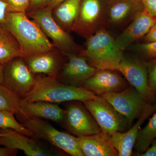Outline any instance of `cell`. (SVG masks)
I'll return each mask as SVG.
<instances>
[{"label":"cell","mask_w":156,"mask_h":156,"mask_svg":"<svg viewBox=\"0 0 156 156\" xmlns=\"http://www.w3.org/2000/svg\"><path fill=\"white\" fill-rule=\"evenodd\" d=\"M146 63L148 87L156 100V57Z\"/></svg>","instance_id":"27"},{"label":"cell","mask_w":156,"mask_h":156,"mask_svg":"<svg viewBox=\"0 0 156 156\" xmlns=\"http://www.w3.org/2000/svg\"><path fill=\"white\" fill-rule=\"evenodd\" d=\"M66 56L68 60L64 65L62 76L68 85L81 87L98 70L90 65L83 55L72 53Z\"/></svg>","instance_id":"17"},{"label":"cell","mask_w":156,"mask_h":156,"mask_svg":"<svg viewBox=\"0 0 156 156\" xmlns=\"http://www.w3.org/2000/svg\"><path fill=\"white\" fill-rule=\"evenodd\" d=\"M106 7L100 0H82L80 11L71 30L88 38L104 27Z\"/></svg>","instance_id":"9"},{"label":"cell","mask_w":156,"mask_h":156,"mask_svg":"<svg viewBox=\"0 0 156 156\" xmlns=\"http://www.w3.org/2000/svg\"><path fill=\"white\" fill-rule=\"evenodd\" d=\"M21 109L20 115L47 119L58 123L62 122L64 119V110L56 103L48 101H25L21 99Z\"/></svg>","instance_id":"18"},{"label":"cell","mask_w":156,"mask_h":156,"mask_svg":"<svg viewBox=\"0 0 156 156\" xmlns=\"http://www.w3.org/2000/svg\"><path fill=\"white\" fill-rule=\"evenodd\" d=\"M156 111V103H150L137 119L136 123L125 132L116 131L109 135L112 145L118 152L119 156H130L140 127L146 120Z\"/></svg>","instance_id":"15"},{"label":"cell","mask_w":156,"mask_h":156,"mask_svg":"<svg viewBox=\"0 0 156 156\" xmlns=\"http://www.w3.org/2000/svg\"><path fill=\"white\" fill-rule=\"evenodd\" d=\"M3 134H4V133H3V130H1V129H0V136L3 135Z\"/></svg>","instance_id":"37"},{"label":"cell","mask_w":156,"mask_h":156,"mask_svg":"<svg viewBox=\"0 0 156 156\" xmlns=\"http://www.w3.org/2000/svg\"><path fill=\"white\" fill-rule=\"evenodd\" d=\"M3 135L0 136V145L23 151L28 156L59 155V153L51 151L31 137L11 129H2Z\"/></svg>","instance_id":"14"},{"label":"cell","mask_w":156,"mask_h":156,"mask_svg":"<svg viewBox=\"0 0 156 156\" xmlns=\"http://www.w3.org/2000/svg\"><path fill=\"white\" fill-rule=\"evenodd\" d=\"M82 0H65L56 6L54 19L64 30H71L80 11Z\"/></svg>","instance_id":"21"},{"label":"cell","mask_w":156,"mask_h":156,"mask_svg":"<svg viewBox=\"0 0 156 156\" xmlns=\"http://www.w3.org/2000/svg\"><path fill=\"white\" fill-rule=\"evenodd\" d=\"M64 1L65 0H48L45 4L46 5L45 8L52 10V9Z\"/></svg>","instance_id":"35"},{"label":"cell","mask_w":156,"mask_h":156,"mask_svg":"<svg viewBox=\"0 0 156 156\" xmlns=\"http://www.w3.org/2000/svg\"><path fill=\"white\" fill-rule=\"evenodd\" d=\"M71 102L65 110L62 122L68 131L77 137L90 136L102 132L83 101Z\"/></svg>","instance_id":"8"},{"label":"cell","mask_w":156,"mask_h":156,"mask_svg":"<svg viewBox=\"0 0 156 156\" xmlns=\"http://www.w3.org/2000/svg\"><path fill=\"white\" fill-rule=\"evenodd\" d=\"M9 12L7 4L3 0H0V27H4L7 14Z\"/></svg>","instance_id":"29"},{"label":"cell","mask_w":156,"mask_h":156,"mask_svg":"<svg viewBox=\"0 0 156 156\" xmlns=\"http://www.w3.org/2000/svg\"><path fill=\"white\" fill-rule=\"evenodd\" d=\"M17 116L22 125L33 134L34 137L48 141L70 155L85 156L77 136L58 131L40 118Z\"/></svg>","instance_id":"4"},{"label":"cell","mask_w":156,"mask_h":156,"mask_svg":"<svg viewBox=\"0 0 156 156\" xmlns=\"http://www.w3.org/2000/svg\"><path fill=\"white\" fill-rule=\"evenodd\" d=\"M4 28L18 42L22 57L26 58L53 50L54 47L34 20L25 13L11 12L7 14Z\"/></svg>","instance_id":"1"},{"label":"cell","mask_w":156,"mask_h":156,"mask_svg":"<svg viewBox=\"0 0 156 156\" xmlns=\"http://www.w3.org/2000/svg\"><path fill=\"white\" fill-rule=\"evenodd\" d=\"M144 41L145 43L156 42V23L144 37Z\"/></svg>","instance_id":"31"},{"label":"cell","mask_w":156,"mask_h":156,"mask_svg":"<svg viewBox=\"0 0 156 156\" xmlns=\"http://www.w3.org/2000/svg\"><path fill=\"white\" fill-rule=\"evenodd\" d=\"M144 9L142 0H108L105 24L121 28L132 21Z\"/></svg>","instance_id":"12"},{"label":"cell","mask_w":156,"mask_h":156,"mask_svg":"<svg viewBox=\"0 0 156 156\" xmlns=\"http://www.w3.org/2000/svg\"><path fill=\"white\" fill-rule=\"evenodd\" d=\"M23 58L34 74H44L55 77L57 75L60 68V59L58 53L54 50Z\"/></svg>","instance_id":"20"},{"label":"cell","mask_w":156,"mask_h":156,"mask_svg":"<svg viewBox=\"0 0 156 156\" xmlns=\"http://www.w3.org/2000/svg\"><path fill=\"white\" fill-rule=\"evenodd\" d=\"M87 39L86 49L80 54L96 69L117 71L124 54L111 34L103 27Z\"/></svg>","instance_id":"3"},{"label":"cell","mask_w":156,"mask_h":156,"mask_svg":"<svg viewBox=\"0 0 156 156\" xmlns=\"http://www.w3.org/2000/svg\"><path fill=\"white\" fill-rule=\"evenodd\" d=\"M4 66L0 64V84H3L4 82Z\"/></svg>","instance_id":"36"},{"label":"cell","mask_w":156,"mask_h":156,"mask_svg":"<svg viewBox=\"0 0 156 156\" xmlns=\"http://www.w3.org/2000/svg\"><path fill=\"white\" fill-rule=\"evenodd\" d=\"M139 156H156V138L154 140L147 150Z\"/></svg>","instance_id":"33"},{"label":"cell","mask_w":156,"mask_h":156,"mask_svg":"<svg viewBox=\"0 0 156 156\" xmlns=\"http://www.w3.org/2000/svg\"><path fill=\"white\" fill-rule=\"evenodd\" d=\"M146 9L152 16L156 17V0H142Z\"/></svg>","instance_id":"30"},{"label":"cell","mask_w":156,"mask_h":156,"mask_svg":"<svg viewBox=\"0 0 156 156\" xmlns=\"http://www.w3.org/2000/svg\"><path fill=\"white\" fill-rule=\"evenodd\" d=\"M16 150L5 147L0 148V156H11L16 155L17 154Z\"/></svg>","instance_id":"34"},{"label":"cell","mask_w":156,"mask_h":156,"mask_svg":"<svg viewBox=\"0 0 156 156\" xmlns=\"http://www.w3.org/2000/svg\"><path fill=\"white\" fill-rule=\"evenodd\" d=\"M146 62L135 56L124 55L117 71L124 76L129 85L140 92L149 103H155V98L148 84Z\"/></svg>","instance_id":"11"},{"label":"cell","mask_w":156,"mask_h":156,"mask_svg":"<svg viewBox=\"0 0 156 156\" xmlns=\"http://www.w3.org/2000/svg\"><path fill=\"white\" fill-rule=\"evenodd\" d=\"M3 84L21 98L31 90L36 78L23 57L14 58L4 66Z\"/></svg>","instance_id":"10"},{"label":"cell","mask_w":156,"mask_h":156,"mask_svg":"<svg viewBox=\"0 0 156 156\" xmlns=\"http://www.w3.org/2000/svg\"><path fill=\"white\" fill-rule=\"evenodd\" d=\"M77 138L85 156H118V152L111 142L108 134L101 132Z\"/></svg>","instance_id":"19"},{"label":"cell","mask_w":156,"mask_h":156,"mask_svg":"<svg viewBox=\"0 0 156 156\" xmlns=\"http://www.w3.org/2000/svg\"><path fill=\"white\" fill-rule=\"evenodd\" d=\"M131 49L141 53L146 58H153L156 57V42L145 43L144 44L131 45Z\"/></svg>","instance_id":"26"},{"label":"cell","mask_w":156,"mask_h":156,"mask_svg":"<svg viewBox=\"0 0 156 156\" xmlns=\"http://www.w3.org/2000/svg\"><path fill=\"white\" fill-rule=\"evenodd\" d=\"M156 138V111L150 118L147 125L140 129L134 148L135 155L139 156L147 150Z\"/></svg>","instance_id":"23"},{"label":"cell","mask_w":156,"mask_h":156,"mask_svg":"<svg viewBox=\"0 0 156 156\" xmlns=\"http://www.w3.org/2000/svg\"><path fill=\"white\" fill-rule=\"evenodd\" d=\"M109 69H98L83 83L81 87L98 96L121 92L129 87L126 79Z\"/></svg>","instance_id":"13"},{"label":"cell","mask_w":156,"mask_h":156,"mask_svg":"<svg viewBox=\"0 0 156 156\" xmlns=\"http://www.w3.org/2000/svg\"><path fill=\"white\" fill-rule=\"evenodd\" d=\"M47 1L48 0H30V9L33 10V11L41 9L42 6L45 5Z\"/></svg>","instance_id":"32"},{"label":"cell","mask_w":156,"mask_h":156,"mask_svg":"<svg viewBox=\"0 0 156 156\" xmlns=\"http://www.w3.org/2000/svg\"><path fill=\"white\" fill-rule=\"evenodd\" d=\"M99 97L83 87L62 83L55 77L48 76L36 78L34 86L21 99L25 101H42L56 103L74 101L83 102Z\"/></svg>","instance_id":"2"},{"label":"cell","mask_w":156,"mask_h":156,"mask_svg":"<svg viewBox=\"0 0 156 156\" xmlns=\"http://www.w3.org/2000/svg\"><path fill=\"white\" fill-rule=\"evenodd\" d=\"M83 102L104 133L110 135L116 131L125 132L131 128L126 117L101 96Z\"/></svg>","instance_id":"6"},{"label":"cell","mask_w":156,"mask_h":156,"mask_svg":"<svg viewBox=\"0 0 156 156\" xmlns=\"http://www.w3.org/2000/svg\"><path fill=\"white\" fill-rule=\"evenodd\" d=\"M14 113L5 110H0V128L11 129L31 137L34 135L22 124L17 122Z\"/></svg>","instance_id":"25"},{"label":"cell","mask_w":156,"mask_h":156,"mask_svg":"<svg viewBox=\"0 0 156 156\" xmlns=\"http://www.w3.org/2000/svg\"><path fill=\"white\" fill-rule=\"evenodd\" d=\"M156 23V17L145 9L136 15L128 27L115 39L120 50L128 49L137 40L145 36Z\"/></svg>","instance_id":"16"},{"label":"cell","mask_w":156,"mask_h":156,"mask_svg":"<svg viewBox=\"0 0 156 156\" xmlns=\"http://www.w3.org/2000/svg\"><path fill=\"white\" fill-rule=\"evenodd\" d=\"M7 4L9 12L25 13L28 10L30 0H3Z\"/></svg>","instance_id":"28"},{"label":"cell","mask_w":156,"mask_h":156,"mask_svg":"<svg viewBox=\"0 0 156 156\" xmlns=\"http://www.w3.org/2000/svg\"><path fill=\"white\" fill-rule=\"evenodd\" d=\"M29 15L38 24L48 37L52 40L54 46L65 56L82 51L72 37L54 19L52 10L42 8L30 12Z\"/></svg>","instance_id":"5"},{"label":"cell","mask_w":156,"mask_h":156,"mask_svg":"<svg viewBox=\"0 0 156 156\" xmlns=\"http://www.w3.org/2000/svg\"><path fill=\"white\" fill-rule=\"evenodd\" d=\"M22 57L17 40L4 27H0V64L5 66L14 58Z\"/></svg>","instance_id":"22"},{"label":"cell","mask_w":156,"mask_h":156,"mask_svg":"<svg viewBox=\"0 0 156 156\" xmlns=\"http://www.w3.org/2000/svg\"><path fill=\"white\" fill-rule=\"evenodd\" d=\"M100 96L126 117L131 127L134 120L140 118L150 104L138 90L131 86L121 92L107 93Z\"/></svg>","instance_id":"7"},{"label":"cell","mask_w":156,"mask_h":156,"mask_svg":"<svg viewBox=\"0 0 156 156\" xmlns=\"http://www.w3.org/2000/svg\"><path fill=\"white\" fill-rule=\"evenodd\" d=\"M21 98L4 84H0V110L8 111L15 114H22Z\"/></svg>","instance_id":"24"}]
</instances>
